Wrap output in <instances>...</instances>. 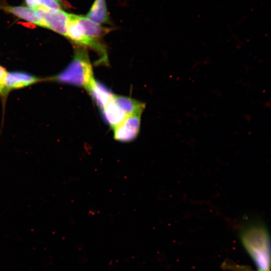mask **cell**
Listing matches in <instances>:
<instances>
[{
	"label": "cell",
	"instance_id": "1",
	"mask_svg": "<svg viewBox=\"0 0 271 271\" xmlns=\"http://www.w3.org/2000/svg\"><path fill=\"white\" fill-rule=\"evenodd\" d=\"M240 238L257 271L271 269V237L268 229L260 221H255L240 231Z\"/></svg>",
	"mask_w": 271,
	"mask_h": 271
},
{
	"label": "cell",
	"instance_id": "2",
	"mask_svg": "<svg viewBox=\"0 0 271 271\" xmlns=\"http://www.w3.org/2000/svg\"><path fill=\"white\" fill-rule=\"evenodd\" d=\"M93 79L92 65L86 51L77 49L72 61L54 77L57 81L85 89Z\"/></svg>",
	"mask_w": 271,
	"mask_h": 271
},
{
	"label": "cell",
	"instance_id": "3",
	"mask_svg": "<svg viewBox=\"0 0 271 271\" xmlns=\"http://www.w3.org/2000/svg\"><path fill=\"white\" fill-rule=\"evenodd\" d=\"M36 10L42 21L43 27L66 37L69 14L44 6H40Z\"/></svg>",
	"mask_w": 271,
	"mask_h": 271
},
{
	"label": "cell",
	"instance_id": "4",
	"mask_svg": "<svg viewBox=\"0 0 271 271\" xmlns=\"http://www.w3.org/2000/svg\"><path fill=\"white\" fill-rule=\"evenodd\" d=\"M66 37L77 45L89 47L99 52L102 56L106 55L104 47L97 39L85 35L75 15L69 14Z\"/></svg>",
	"mask_w": 271,
	"mask_h": 271
},
{
	"label": "cell",
	"instance_id": "5",
	"mask_svg": "<svg viewBox=\"0 0 271 271\" xmlns=\"http://www.w3.org/2000/svg\"><path fill=\"white\" fill-rule=\"evenodd\" d=\"M142 114L137 113L127 116L121 123L112 129L113 139L121 143L134 141L140 133Z\"/></svg>",
	"mask_w": 271,
	"mask_h": 271
},
{
	"label": "cell",
	"instance_id": "6",
	"mask_svg": "<svg viewBox=\"0 0 271 271\" xmlns=\"http://www.w3.org/2000/svg\"><path fill=\"white\" fill-rule=\"evenodd\" d=\"M39 80L34 75L21 71L7 72L5 78L6 91L32 85Z\"/></svg>",
	"mask_w": 271,
	"mask_h": 271
},
{
	"label": "cell",
	"instance_id": "7",
	"mask_svg": "<svg viewBox=\"0 0 271 271\" xmlns=\"http://www.w3.org/2000/svg\"><path fill=\"white\" fill-rule=\"evenodd\" d=\"M86 89L91 94L97 105L101 109L111 102L114 98V95L112 92L106 86L98 82L94 78Z\"/></svg>",
	"mask_w": 271,
	"mask_h": 271
},
{
	"label": "cell",
	"instance_id": "8",
	"mask_svg": "<svg viewBox=\"0 0 271 271\" xmlns=\"http://www.w3.org/2000/svg\"><path fill=\"white\" fill-rule=\"evenodd\" d=\"M105 121L113 129L127 116L112 100L102 109Z\"/></svg>",
	"mask_w": 271,
	"mask_h": 271
},
{
	"label": "cell",
	"instance_id": "9",
	"mask_svg": "<svg viewBox=\"0 0 271 271\" xmlns=\"http://www.w3.org/2000/svg\"><path fill=\"white\" fill-rule=\"evenodd\" d=\"M4 10L20 19L43 27L42 21L36 9L23 6H7Z\"/></svg>",
	"mask_w": 271,
	"mask_h": 271
},
{
	"label": "cell",
	"instance_id": "10",
	"mask_svg": "<svg viewBox=\"0 0 271 271\" xmlns=\"http://www.w3.org/2000/svg\"><path fill=\"white\" fill-rule=\"evenodd\" d=\"M77 20L81 26L84 33L87 36L97 39L107 34L110 29L103 27L86 17L76 15Z\"/></svg>",
	"mask_w": 271,
	"mask_h": 271
},
{
	"label": "cell",
	"instance_id": "11",
	"mask_svg": "<svg viewBox=\"0 0 271 271\" xmlns=\"http://www.w3.org/2000/svg\"><path fill=\"white\" fill-rule=\"evenodd\" d=\"M113 100L127 116L143 113L146 107L145 103L129 97L114 95Z\"/></svg>",
	"mask_w": 271,
	"mask_h": 271
},
{
	"label": "cell",
	"instance_id": "12",
	"mask_svg": "<svg viewBox=\"0 0 271 271\" xmlns=\"http://www.w3.org/2000/svg\"><path fill=\"white\" fill-rule=\"evenodd\" d=\"M86 17L98 24L108 23L109 17L105 0H95Z\"/></svg>",
	"mask_w": 271,
	"mask_h": 271
},
{
	"label": "cell",
	"instance_id": "13",
	"mask_svg": "<svg viewBox=\"0 0 271 271\" xmlns=\"http://www.w3.org/2000/svg\"><path fill=\"white\" fill-rule=\"evenodd\" d=\"M41 6H44L51 9L60 10L59 2L56 0H39Z\"/></svg>",
	"mask_w": 271,
	"mask_h": 271
},
{
	"label": "cell",
	"instance_id": "14",
	"mask_svg": "<svg viewBox=\"0 0 271 271\" xmlns=\"http://www.w3.org/2000/svg\"><path fill=\"white\" fill-rule=\"evenodd\" d=\"M223 265V267L232 271H254L249 269L247 267L242 265H233L232 264H230L226 262L224 263Z\"/></svg>",
	"mask_w": 271,
	"mask_h": 271
},
{
	"label": "cell",
	"instance_id": "15",
	"mask_svg": "<svg viewBox=\"0 0 271 271\" xmlns=\"http://www.w3.org/2000/svg\"><path fill=\"white\" fill-rule=\"evenodd\" d=\"M5 69L0 66V94H4L6 91L5 78L7 74Z\"/></svg>",
	"mask_w": 271,
	"mask_h": 271
},
{
	"label": "cell",
	"instance_id": "16",
	"mask_svg": "<svg viewBox=\"0 0 271 271\" xmlns=\"http://www.w3.org/2000/svg\"><path fill=\"white\" fill-rule=\"evenodd\" d=\"M28 7L36 9L41 6L39 0H25Z\"/></svg>",
	"mask_w": 271,
	"mask_h": 271
},
{
	"label": "cell",
	"instance_id": "17",
	"mask_svg": "<svg viewBox=\"0 0 271 271\" xmlns=\"http://www.w3.org/2000/svg\"><path fill=\"white\" fill-rule=\"evenodd\" d=\"M56 1H58V2H59V1H60V0H56Z\"/></svg>",
	"mask_w": 271,
	"mask_h": 271
}]
</instances>
